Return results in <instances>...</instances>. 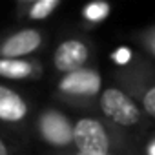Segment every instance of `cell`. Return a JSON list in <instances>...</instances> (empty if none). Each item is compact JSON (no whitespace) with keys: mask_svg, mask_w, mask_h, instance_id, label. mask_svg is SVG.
I'll return each instance as SVG.
<instances>
[{"mask_svg":"<svg viewBox=\"0 0 155 155\" xmlns=\"http://www.w3.org/2000/svg\"><path fill=\"white\" fill-rule=\"evenodd\" d=\"M73 146L75 151L84 155H110L124 153L130 148L128 135L106 119L91 115L81 117L73 122Z\"/></svg>","mask_w":155,"mask_h":155,"instance_id":"6da1fadb","label":"cell"},{"mask_svg":"<svg viewBox=\"0 0 155 155\" xmlns=\"http://www.w3.org/2000/svg\"><path fill=\"white\" fill-rule=\"evenodd\" d=\"M0 155H11L9 150H8V144L2 140V137H0Z\"/></svg>","mask_w":155,"mask_h":155,"instance_id":"4fadbf2b","label":"cell"},{"mask_svg":"<svg viewBox=\"0 0 155 155\" xmlns=\"http://www.w3.org/2000/svg\"><path fill=\"white\" fill-rule=\"evenodd\" d=\"M57 91L64 101H69L73 104L90 102L102 93L101 73L91 68H82L79 71L68 73L58 81Z\"/></svg>","mask_w":155,"mask_h":155,"instance_id":"277c9868","label":"cell"},{"mask_svg":"<svg viewBox=\"0 0 155 155\" xmlns=\"http://www.w3.org/2000/svg\"><path fill=\"white\" fill-rule=\"evenodd\" d=\"M146 155H155V139L150 142V146L146 148Z\"/></svg>","mask_w":155,"mask_h":155,"instance_id":"5bb4252c","label":"cell"},{"mask_svg":"<svg viewBox=\"0 0 155 155\" xmlns=\"http://www.w3.org/2000/svg\"><path fill=\"white\" fill-rule=\"evenodd\" d=\"M110 9L111 8L106 2H93V4H88L82 9V18L88 24H99V22H102L110 15Z\"/></svg>","mask_w":155,"mask_h":155,"instance_id":"8fae6325","label":"cell"},{"mask_svg":"<svg viewBox=\"0 0 155 155\" xmlns=\"http://www.w3.org/2000/svg\"><path fill=\"white\" fill-rule=\"evenodd\" d=\"M148 69L150 68L144 62L131 64L115 77L122 84L124 91L142 108V111L155 119V71L148 73Z\"/></svg>","mask_w":155,"mask_h":155,"instance_id":"3957f363","label":"cell"},{"mask_svg":"<svg viewBox=\"0 0 155 155\" xmlns=\"http://www.w3.org/2000/svg\"><path fill=\"white\" fill-rule=\"evenodd\" d=\"M142 42H144V46H146L151 53H155V31L146 33V35H144V38H142Z\"/></svg>","mask_w":155,"mask_h":155,"instance_id":"7c38bea8","label":"cell"},{"mask_svg":"<svg viewBox=\"0 0 155 155\" xmlns=\"http://www.w3.org/2000/svg\"><path fill=\"white\" fill-rule=\"evenodd\" d=\"M60 6H62L60 0H33V2L22 0L17 4V13L20 18L38 22L49 18Z\"/></svg>","mask_w":155,"mask_h":155,"instance_id":"30bf717a","label":"cell"},{"mask_svg":"<svg viewBox=\"0 0 155 155\" xmlns=\"http://www.w3.org/2000/svg\"><path fill=\"white\" fill-rule=\"evenodd\" d=\"M90 46L86 40L82 38H68L62 40L53 53V66L58 73H73L79 71L82 68H86L88 60H90Z\"/></svg>","mask_w":155,"mask_h":155,"instance_id":"8992f818","label":"cell"},{"mask_svg":"<svg viewBox=\"0 0 155 155\" xmlns=\"http://www.w3.org/2000/svg\"><path fill=\"white\" fill-rule=\"evenodd\" d=\"M42 64L35 58H0V77L9 81L38 79Z\"/></svg>","mask_w":155,"mask_h":155,"instance_id":"9c48e42d","label":"cell"},{"mask_svg":"<svg viewBox=\"0 0 155 155\" xmlns=\"http://www.w3.org/2000/svg\"><path fill=\"white\" fill-rule=\"evenodd\" d=\"M58 155H84L79 151H66V153H58ZM110 155H124V153H110Z\"/></svg>","mask_w":155,"mask_h":155,"instance_id":"9a60e30c","label":"cell"},{"mask_svg":"<svg viewBox=\"0 0 155 155\" xmlns=\"http://www.w3.org/2000/svg\"><path fill=\"white\" fill-rule=\"evenodd\" d=\"M29 113L28 101L9 86L0 84V120L17 124L22 122Z\"/></svg>","mask_w":155,"mask_h":155,"instance_id":"ba28073f","label":"cell"},{"mask_svg":"<svg viewBox=\"0 0 155 155\" xmlns=\"http://www.w3.org/2000/svg\"><path fill=\"white\" fill-rule=\"evenodd\" d=\"M99 108L108 122L117 128H137L144 120L142 108L119 86H108L99 95Z\"/></svg>","mask_w":155,"mask_h":155,"instance_id":"7a4b0ae2","label":"cell"},{"mask_svg":"<svg viewBox=\"0 0 155 155\" xmlns=\"http://www.w3.org/2000/svg\"><path fill=\"white\" fill-rule=\"evenodd\" d=\"M37 133L40 139L53 148L73 146V122L58 110H44L37 119Z\"/></svg>","mask_w":155,"mask_h":155,"instance_id":"5b68a950","label":"cell"},{"mask_svg":"<svg viewBox=\"0 0 155 155\" xmlns=\"http://www.w3.org/2000/svg\"><path fill=\"white\" fill-rule=\"evenodd\" d=\"M44 44L40 29L24 28L0 38V58H24L33 55Z\"/></svg>","mask_w":155,"mask_h":155,"instance_id":"52a82bcc","label":"cell"}]
</instances>
